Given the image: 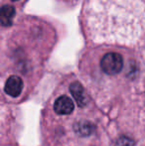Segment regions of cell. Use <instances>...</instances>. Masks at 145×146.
<instances>
[{"mask_svg":"<svg viewBox=\"0 0 145 146\" xmlns=\"http://www.w3.org/2000/svg\"><path fill=\"white\" fill-rule=\"evenodd\" d=\"M85 15L97 42H137L145 35V0H89Z\"/></svg>","mask_w":145,"mask_h":146,"instance_id":"1","label":"cell"},{"mask_svg":"<svg viewBox=\"0 0 145 146\" xmlns=\"http://www.w3.org/2000/svg\"><path fill=\"white\" fill-rule=\"evenodd\" d=\"M101 67L107 75H116L122 70L123 59L117 53H107L101 59Z\"/></svg>","mask_w":145,"mask_h":146,"instance_id":"2","label":"cell"},{"mask_svg":"<svg viewBox=\"0 0 145 146\" xmlns=\"http://www.w3.org/2000/svg\"><path fill=\"white\" fill-rule=\"evenodd\" d=\"M73 108H75V104L73 100L66 96H61L60 98H58L54 104L55 112L61 115L72 113Z\"/></svg>","mask_w":145,"mask_h":146,"instance_id":"3","label":"cell"},{"mask_svg":"<svg viewBox=\"0 0 145 146\" xmlns=\"http://www.w3.org/2000/svg\"><path fill=\"white\" fill-rule=\"evenodd\" d=\"M23 90V81L18 76H11L5 84V92L13 98H17Z\"/></svg>","mask_w":145,"mask_h":146,"instance_id":"4","label":"cell"},{"mask_svg":"<svg viewBox=\"0 0 145 146\" xmlns=\"http://www.w3.org/2000/svg\"><path fill=\"white\" fill-rule=\"evenodd\" d=\"M70 90H71L72 96H73V98H75V102H77L79 108H83V106H87V96H85V90H83V86H81V84L77 83V82L73 83L72 85L70 86Z\"/></svg>","mask_w":145,"mask_h":146,"instance_id":"5","label":"cell"},{"mask_svg":"<svg viewBox=\"0 0 145 146\" xmlns=\"http://www.w3.org/2000/svg\"><path fill=\"white\" fill-rule=\"evenodd\" d=\"M15 8L10 5H4L0 8V25L4 27L11 26L12 21L15 17Z\"/></svg>","mask_w":145,"mask_h":146,"instance_id":"6","label":"cell"},{"mask_svg":"<svg viewBox=\"0 0 145 146\" xmlns=\"http://www.w3.org/2000/svg\"><path fill=\"white\" fill-rule=\"evenodd\" d=\"M75 131L81 136H87V135H91V133L95 131V125L93 124L89 121H79L77 122L73 126Z\"/></svg>","mask_w":145,"mask_h":146,"instance_id":"7","label":"cell"},{"mask_svg":"<svg viewBox=\"0 0 145 146\" xmlns=\"http://www.w3.org/2000/svg\"><path fill=\"white\" fill-rule=\"evenodd\" d=\"M116 146H133V141L126 136H121L117 140Z\"/></svg>","mask_w":145,"mask_h":146,"instance_id":"8","label":"cell"},{"mask_svg":"<svg viewBox=\"0 0 145 146\" xmlns=\"http://www.w3.org/2000/svg\"><path fill=\"white\" fill-rule=\"evenodd\" d=\"M12 1H17V0H12Z\"/></svg>","mask_w":145,"mask_h":146,"instance_id":"9","label":"cell"}]
</instances>
